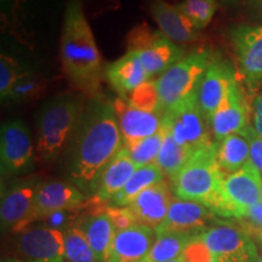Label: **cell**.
<instances>
[{"label": "cell", "instance_id": "ee69618b", "mask_svg": "<svg viewBox=\"0 0 262 262\" xmlns=\"http://www.w3.org/2000/svg\"><path fill=\"white\" fill-rule=\"evenodd\" d=\"M220 2L225 3V4H232V3H235V2H238V0H220Z\"/></svg>", "mask_w": 262, "mask_h": 262}, {"label": "cell", "instance_id": "603a6c76", "mask_svg": "<svg viewBox=\"0 0 262 262\" xmlns=\"http://www.w3.org/2000/svg\"><path fill=\"white\" fill-rule=\"evenodd\" d=\"M149 12L159 31L178 45H186L199 38V32L176 5L165 0H152Z\"/></svg>", "mask_w": 262, "mask_h": 262}, {"label": "cell", "instance_id": "8992f818", "mask_svg": "<svg viewBox=\"0 0 262 262\" xmlns=\"http://www.w3.org/2000/svg\"><path fill=\"white\" fill-rule=\"evenodd\" d=\"M126 51L136 52L149 79L162 75L185 56V50L146 22L137 25L126 35Z\"/></svg>", "mask_w": 262, "mask_h": 262}, {"label": "cell", "instance_id": "7c38bea8", "mask_svg": "<svg viewBox=\"0 0 262 262\" xmlns=\"http://www.w3.org/2000/svg\"><path fill=\"white\" fill-rule=\"evenodd\" d=\"M235 80L237 72L233 66L219 54H215L196 88L198 103L209 123Z\"/></svg>", "mask_w": 262, "mask_h": 262}, {"label": "cell", "instance_id": "d4e9b609", "mask_svg": "<svg viewBox=\"0 0 262 262\" xmlns=\"http://www.w3.org/2000/svg\"><path fill=\"white\" fill-rule=\"evenodd\" d=\"M216 160L225 176L243 168L250 160V145L247 137L238 133L216 143Z\"/></svg>", "mask_w": 262, "mask_h": 262}, {"label": "cell", "instance_id": "74e56055", "mask_svg": "<svg viewBox=\"0 0 262 262\" xmlns=\"http://www.w3.org/2000/svg\"><path fill=\"white\" fill-rule=\"evenodd\" d=\"M242 134L247 137L250 145V162L262 175V137L255 131L253 125H248Z\"/></svg>", "mask_w": 262, "mask_h": 262}, {"label": "cell", "instance_id": "ab89813d", "mask_svg": "<svg viewBox=\"0 0 262 262\" xmlns=\"http://www.w3.org/2000/svg\"><path fill=\"white\" fill-rule=\"evenodd\" d=\"M253 127L262 137V94L255 98L253 104Z\"/></svg>", "mask_w": 262, "mask_h": 262}, {"label": "cell", "instance_id": "4316f807", "mask_svg": "<svg viewBox=\"0 0 262 262\" xmlns=\"http://www.w3.org/2000/svg\"><path fill=\"white\" fill-rule=\"evenodd\" d=\"M164 178L165 175L156 163L137 168L129 181L125 183V186L108 202L110 203L108 205L127 206L141 192L156 183L164 181Z\"/></svg>", "mask_w": 262, "mask_h": 262}, {"label": "cell", "instance_id": "4dcf8cb0", "mask_svg": "<svg viewBox=\"0 0 262 262\" xmlns=\"http://www.w3.org/2000/svg\"><path fill=\"white\" fill-rule=\"evenodd\" d=\"M66 258L70 262H97L93 248L77 225L64 229Z\"/></svg>", "mask_w": 262, "mask_h": 262}, {"label": "cell", "instance_id": "ac0fdd59", "mask_svg": "<svg viewBox=\"0 0 262 262\" xmlns=\"http://www.w3.org/2000/svg\"><path fill=\"white\" fill-rule=\"evenodd\" d=\"M214 220V212L201 203L173 198L170 203L168 215L157 231L189 232L202 233Z\"/></svg>", "mask_w": 262, "mask_h": 262}, {"label": "cell", "instance_id": "f546056e", "mask_svg": "<svg viewBox=\"0 0 262 262\" xmlns=\"http://www.w3.org/2000/svg\"><path fill=\"white\" fill-rule=\"evenodd\" d=\"M164 137H165V130L162 127L155 135L125 145L130 158L137 168L156 163L163 146Z\"/></svg>", "mask_w": 262, "mask_h": 262}, {"label": "cell", "instance_id": "f6af8a7d", "mask_svg": "<svg viewBox=\"0 0 262 262\" xmlns=\"http://www.w3.org/2000/svg\"><path fill=\"white\" fill-rule=\"evenodd\" d=\"M255 262H262V253L258 254L257 253V257H256V261Z\"/></svg>", "mask_w": 262, "mask_h": 262}, {"label": "cell", "instance_id": "9c48e42d", "mask_svg": "<svg viewBox=\"0 0 262 262\" xmlns=\"http://www.w3.org/2000/svg\"><path fill=\"white\" fill-rule=\"evenodd\" d=\"M262 201V175L249 160L222 182V212L225 217L245 219L249 209Z\"/></svg>", "mask_w": 262, "mask_h": 262}, {"label": "cell", "instance_id": "2e32d148", "mask_svg": "<svg viewBox=\"0 0 262 262\" xmlns=\"http://www.w3.org/2000/svg\"><path fill=\"white\" fill-rule=\"evenodd\" d=\"M249 124V104L238 79L231 85L210 120L212 139L216 143L225 137L242 133Z\"/></svg>", "mask_w": 262, "mask_h": 262}, {"label": "cell", "instance_id": "5bb4252c", "mask_svg": "<svg viewBox=\"0 0 262 262\" xmlns=\"http://www.w3.org/2000/svg\"><path fill=\"white\" fill-rule=\"evenodd\" d=\"M17 247L26 262H63L64 231L48 226L28 228L19 235Z\"/></svg>", "mask_w": 262, "mask_h": 262}, {"label": "cell", "instance_id": "e575fe53", "mask_svg": "<svg viewBox=\"0 0 262 262\" xmlns=\"http://www.w3.org/2000/svg\"><path fill=\"white\" fill-rule=\"evenodd\" d=\"M26 70L27 67H24L14 57L2 54L0 56V97H2V101H9L16 83Z\"/></svg>", "mask_w": 262, "mask_h": 262}, {"label": "cell", "instance_id": "30bf717a", "mask_svg": "<svg viewBox=\"0 0 262 262\" xmlns=\"http://www.w3.org/2000/svg\"><path fill=\"white\" fill-rule=\"evenodd\" d=\"M238 72L248 89L262 84V26H235L229 32Z\"/></svg>", "mask_w": 262, "mask_h": 262}, {"label": "cell", "instance_id": "4fadbf2b", "mask_svg": "<svg viewBox=\"0 0 262 262\" xmlns=\"http://www.w3.org/2000/svg\"><path fill=\"white\" fill-rule=\"evenodd\" d=\"M86 204V195L71 181L49 180L40 182L34 199V221L45 220L57 211L75 210Z\"/></svg>", "mask_w": 262, "mask_h": 262}, {"label": "cell", "instance_id": "5b68a950", "mask_svg": "<svg viewBox=\"0 0 262 262\" xmlns=\"http://www.w3.org/2000/svg\"><path fill=\"white\" fill-rule=\"evenodd\" d=\"M210 49H196L185 55L157 79L160 116L196 93L199 81L214 57Z\"/></svg>", "mask_w": 262, "mask_h": 262}, {"label": "cell", "instance_id": "8d00e7d4", "mask_svg": "<svg viewBox=\"0 0 262 262\" xmlns=\"http://www.w3.org/2000/svg\"><path fill=\"white\" fill-rule=\"evenodd\" d=\"M183 257L186 262H212L216 256L203 242L201 234H198L189 242L185 249Z\"/></svg>", "mask_w": 262, "mask_h": 262}, {"label": "cell", "instance_id": "7bdbcfd3", "mask_svg": "<svg viewBox=\"0 0 262 262\" xmlns=\"http://www.w3.org/2000/svg\"><path fill=\"white\" fill-rule=\"evenodd\" d=\"M168 262H186V261H185V257H183V255H182V256H180V257H178V258H175V260L168 261Z\"/></svg>", "mask_w": 262, "mask_h": 262}, {"label": "cell", "instance_id": "277c9868", "mask_svg": "<svg viewBox=\"0 0 262 262\" xmlns=\"http://www.w3.org/2000/svg\"><path fill=\"white\" fill-rule=\"evenodd\" d=\"M224 179L216 160L215 142L193 150L186 165L171 180L172 192L178 198L201 203L221 216Z\"/></svg>", "mask_w": 262, "mask_h": 262}, {"label": "cell", "instance_id": "6da1fadb", "mask_svg": "<svg viewBox=\"0 0 262 262\" xmlns=\"http://www.w3.org/2000/svg\"><path fill=\"white\" fill-rule=\"evenodd\" d=\"M123 147L113 103L102 96L89 98L66 149V171L70 181L90 196L100 173Z\"/></svg>", "mask_w": 262, "mask_h": 262}, {"label": "cell", "instance_id": "f35d334b", "mask_svg": "<svg viewBox=\"0 0 262 262\" xmlns=\"http://www.w3.org/2000/svg\"><path fill=\"white\" fill-rule=\"evenodd\" d=\"M247 221L242 222L245 226L253 228H261L262 229V201L258 202L257 204L251 206L249 209L247 216H245Z\"/></svg>", "mask_w": 262, "mask_h": 262}, {"label": "cell", "instance_id": "e0dca14e", "mask_svg": "<svg viewBox=\"0 0 262 262\" xmlns=\"http://www.w3.org/2000/svg\"><path fill=\"white\" fill-rule=\"evenodd\" d=\"M112 103L123 135L124 146L155 135L163 127V118L159 113L137 110L120 96Z\"/></svg>", "mask_w": 262, "mask_h": 262}, {"label": "cell", "instance_id": "bcb514c9", "mask_svg": "<svg viewBox=\"0 0 262 262\" xmlns=\"http://www.w3.org/2000/svg\"><path fill=\"white\" fill-rule=\"evenodd\" d=\"M136 262H147L146 260H140V261H136Z\"/></svg>", "mask_w": 262, "mask_h": 262}, {"label": "cell", "instance_id": "52a82bcc", "mask_svg": "<svg viewBox=\"0 0 262 262\" xmlns=\"http://www.w3.org/2000/svg\"><path fill=\"white\" fill-rule=\"evenodd\" d=\"M163 126L176 142L193 150L215 143L210 123L202 112L196 93L162 114Z\"/></svg>", "mask_w": 262, "mask_h": 262}, {"label": "cell", "instance_id": "d6a6232c", "mask_svg": "<svg viewBox=\"0 0 262 262\" xmlns=\"http://www.w3.org/2000/svg\"><path fill=\"white\" fill-rule=\"evenodd\" d=\"M124 98L137 110L160 114V96L157 80H147Z\"/></svg>", "mask_w": 262, "mask_h": 262}, {"label": "cell", "instance_id": "d590c367", "mask_svg": "<svg viewBox=\"0 0 262 262\" xmlns=\"http://www.w3.org/2000/svg\"><path fill=\"white\" fill-rule=\"evenodd\" d=\"M104 211H106L108 217L111 219L117 232L124 231V229L139 225L135 215L130 210L129 206H112L107 204Z\"/></svg>", "mask_w": 262, "mask_h": 262}, {"label": "cell", "instance_id": "3957f363", "mask_svg": "<svg viewBox=\"0 0 262 262\" xmlns=\"http://www.w3.org/2000/svg\"><path fill=\"white\" fill-rule=\"evenodd\" d=\"M88 100L83 94H63L42 104L37 116V158L42 164L56 162L67 149Z\"/></svg>", "mask_w": 262, "mask_h": 262}, {"label": "cell", "instance_id": "83f0119b", "mask_svg": "<svg viewBox=\"0 0 262 262\" xmlns=\"http://www.w3.org/2000/svg\"><path fill=\"white\" fill-rule=\"evenodd\" d=\"M164 130H165V137H164L163 146L160 148L156 164L162 169L164 175L172 180L188 162L192 150L176 142L171 134L168 133L165 127Z\"/></svg>", "mask_w": 262, "mask_h": 262}, {"label": "cell", "instance_id": "60d3db41", "mask_svg": "<svg viewBox=\"0 0 262 262\" xmlns=\"http://www.w3.org/2000/svg\"><path fill=\"white\" fill-rule=\"evenodd\" d=\"M242 227H243L245 231H247V233L249 235H251V237H255L262 244V229L261 228L249 227V226H245L243 224H242Z\"/></svg>", "mask_w": 262, "mask_h": 262}, {"label": "cell", "instance_id": "f1b7e54d", "mask_svg": "<svg viewBox=\"0 0 262 262\" xmlns=\"http://www.w3.org/2000/svg\"><path fill=\"white\" fill-rule=\"evenodd\" d=\"M26 0H0L3 29L21 42H27L29 35L25 29Z\"/></svg>", "mask_w": 262, "mask_h": 262}, {"label": "cell", "instance_id": "cb8c5ba5", "mask_svg": "<svg viewBox=\"0 0 262 262\" xmlns=\"http://www.w3.org/2000/svg\"><path fill=\"white\" fill-rule=\"evenodd\" d=\"M104 78L120 97H126L137 86L149 80L142 62L134 51H126L124 56L108 64L104 68Z\"/></svg>", "mask_w": 262, "mask_h": 262}, {"label": "cell", "instance_id": "7402d4cb", "mask_svg": "<svg viewBox=\"0 0 262 262\" xmlns=\"http://www.w3.org/2000/svg\"><path fill=\"white\" fill-rule=\"evenodd\" d=\"M136 169L137 166L130 158L126 147L124 146L112 162L100 173L89 198L96 203L107 204L125 186Z\"/></svg>", "mask_w": 262, "mask_h": 262}, {"label": "cell", "instance_id": "9a60e30c", "mask_svg": "<svg viewBox=\"0 0 262 262\" xmlns=\"http://www.w3.org/2000/svg\"><path fill=\"white\" fill-rule=\"evenodd\" d=\"M201 237L215 256L256 261L257 249L243 227L239 228L229 224H217L204 229Z\"/></svg>", "mask_w": 262, "mask_h": 262}, {"label": "cell", "instance_id": "484cf974", "mask_svg": "<svg viewBox=\"0 0 262 262\" xmlns=\"http://www.w3.org/2000/svg\"><path fill=\"white\" fill-rule=\"evenodd\" d=\"M156 231V242L145 260L147 262H168L182 256L185 249L195 235L201 233L173 231Z\"/></svg>", "mask_w": 262, "mask_h": 262}, {"label": "cell", "instance_id": "ffe728a7", "mask_svg": "<svg viewBox=\"0 0 262 262\" xmlns=\"http://www.w3.org/2000/svg\"><path fill=\"white\" fill-rule=\"evenodd\" d=\"M88 204L91 206V210L81 216L74 225L84 232L96 255L97 262H106L117 231L104 211L107 204H101L91 199H89Z\"/></svg>", "mask_w": 262, "mask_h": 262}, {"label": "cell", "instance_id": "8fae6325", "mask_svg": "<svg viewBox=\"0 0 262 262\" xmlns=\"http://www.w3.org/2000/svg\"><path fill=\"white\" fill-rule=\"evenodd\" d=\"M39 183L37 180H26L14 183L2 195L0 221L3 231L22 233L34 222V199Z\"/></svg>", "mask_w": 262, "mask_h": 262}, {"label": "cell", "instance_id": "b9f144b4", "mask_svg": "<svg viewBox=\"0 0 262 262\" xmlns=\"http://www.w3.org/2000/svg\"><path fill=\"white\" fill-rule=\"evenodd\" d=\"M2 262H26V261H19L17 258H5Z\"/></svg>", "mask_w": 262, "mask_h": 262}, {"label": "cell", "instance_id": "836d02e7", "mask_svg": "<svg viewBox=\"0 0 262 262\" xmlns=\"http://www.w3.org/2000/svg\"><path fill=\"white\" fill-rule=\"evenodd\" d=\"M45 85L47 84H45L44 78L40 74L27 68L16 83L9 100L15 101V102L35 100L42 94Z\"/></svg>", "mask_w": 262, "mask_h": 262}, {"label": "cell", "instance_id": "7a4b0ae2", "mask_svg": "<svg viewBox=\"0 0 262 262\" xmlns=\"http://www.w3.org/2000/svg\"><path fill=\"white\" fill-rule=\"evenodd\" d=\"M60 57L62 70L74 90L89 98L102 96V58L80 0H70L66 5Z\"/></svg>", "mask_w": 262, "mask_h": 262}, {"label": "cell", "instance_id": "1f68e13d", "mask_svg": "<svg viewBox=\"0 0 262 262\" xmlns=\"http://www.w3.org/2000/svg\"><path fill=\"white\" fill-rule=\"evenodd\" d=\"M180 11L192 22L193 26L202 31L214 18L217 2L216 0H183L182 3L176 4Z\"/></svg>", "mask_w": 262, "mask_h": 262}, {"label": "cell", "instance_id": "44dd1931", "mask_svg": "<svg viewBox=\"0 0 262 262\" xmlns=\"http://www.w3.org/2000/svg\"><path fill=\"white\" fill-rule=\"evenodd\" d=\"M170 203V186L162 181L141 192L127 206L135 215L137 224L156 229L165 220Z\"/></svg>", "mask_w": 262, "mask_h": 262}, {"label": "cell", "instance_id": "d6986e66", "mask_svg": "<svg viewBox=\"0 0 262 262\" xmlns=\"http://www.w3.org/2000/svg\"><path fill=\"white\" fill-rule=\"evenodd\" d=\"M156 242V231L143 225L117 232L106 262H136L145 260Z\"/></svg>", "mask_w": 262, "mask_h": 262}, {"label": "cell", "instance_id": "ba28073f", "mask_svg": "<svg viewBox=\"0 0 262 262\" xmlns=\"http://www.w3.org/2000/svg\"><path fill=\"white\" fill-rule=\"evenodd\" d=\"M37 150L28 126L19 119H10L0 130V168L3 179L25 175L34 166Z\"/></svg>", "mask_w": 262, "mask_h": 262}]
</instances>
